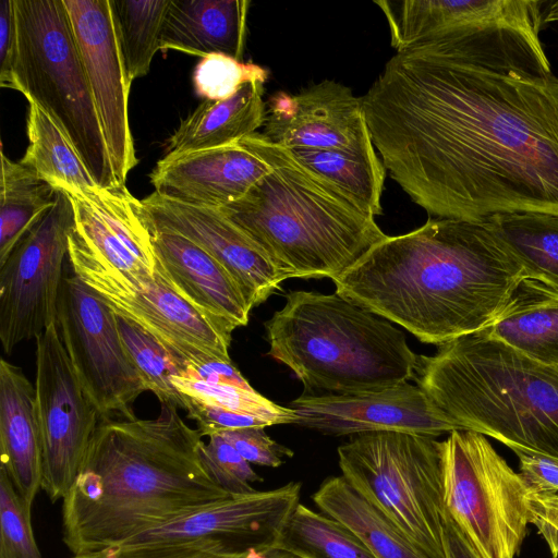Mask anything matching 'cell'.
<instances>
[{
	"instance_id": "cell-1",
	"label": "cell",
	"mask_w": 558,
	"mask_h": 558,
	"mask_svg": "<svg viewBox=\"0 0 558 558\" xmlns=\"http://www.w3.org/2000/svg\"><path fill=\"white\" fill-rule=\"evenodd\" d=\"M542 24L543 11L415 44L362 97L385 169L430 215L558 216V76Z\"/></svg>"
},
{
	"instance_id": "cell-2",
	"label": "cell",
	"mask_w": 558,
	"mask_h": 558,
	"mask_svg": "<svg viewBox=\"0 0 558 558\" xmlns=\"http://www.w3.org/2000/svg\"><path fill=\"white\" fill-rule=\"evenodd\" d=\"M525 277L485 220L430 218L387 235L332 282L341 296L440 345L486 330Z\"/></svg>"
},
{
	"instance_id": "cell-3",
	"label": "cell",
	"mask_w": 558,
	"mask_h": 558,
	"mask_svg": "<svg viewBox=\"0 0 558 558\" xmlns=\"http://www.w3.org/2000/svg\"><path fill=\"white\" fill-rule=\"evenodd\" d=\"M202 434L161 403L156 418H102L63 498V542L97 551L229 496L208 473Z\"/></svg>"
},
{
	"instance_id": "cell-4",
	"label": "cell",
	"mask_w": 558,
	"mask_h": 558,
	"mask_svg": "<svg viewBox=\"0 0 558 558\" xmlns=\"http://www.w3.org/2000/svg\"><path fill=\"white\" fill-rule=\"evenodd\" d=\"M271 171L219 210L289 278L339 277L387 238L350 194L262 133L241 140Z\"/></svg>"
},
{
	"instance_id": "cell-5",
	"label": "cell",
	"mask_w": 558,
	"mask_h": 558,
	"mask_svg": "<svg viewBox=\"0 0 558 558\" xmlns=\"http://www.w3.org/2000/svg\"><path fill=\"white\" fill-rule=\"evenodd\" d=\"M414 379L460 429L558 460V367L483 330L418 356Z\"/></svg>"
},
{
	"instance_id": "cell-6",
	"label": "cell",
	"mask_w": 558,
	"mask_h": 558,
	"mask_svg": "<svg viewBox=\"0 0 558 558\" xmlns=\"http://www.w3.org/2000/svg\"><path fill=\"white\" fill-rule=\"evenodd\" d=\"M265 328L268 354L305 391H371L415 376L418 356L403 331L336 292L290 291Z\"/></svg>"
},
{
	"instance_id": "cell-7",
	"label": "cell",
	"mask_w": 558,
	"mask_h": 558,
	"mask_svg": "<svg viewBox=\"0 0 558 558\" xmlns=\"http://www.w3.org/2000/svg\"><path fill=\"white\" fill-rule=\"evenodd\" d=\"M13 89L40 107L99 186L118 184L63 0H14Z\"/></svg>"
},
{
	"instance_id": "cell-8",
	"label": "cell",
	"mask_w": 558,
	"mask_h": 558,
	"mask_svg": "<svg viewBox=\"0 0 558 558\" xmlns=\"http://www.w3.org/2000/svg\"><path fill=\"white\" fill-rule=\"evenodd\" d=\"M341 475L425 558H446L444 441L404 432L353 435L339 446Z\"/></svg>"
},
{
	"instance_id": "cell-9",
	"label": "cell",
	"mask_w": 558,
	"mask_h": 558,
	"mask_svg": "<svg viewBox=\"0 0 558 558\" xmlns=\"http://www.w3.org/2000/svg\"><path fill=\"white\" fill-rule=\"evenodd\" d=\"M529 492L486 436L444 440L445 510L481 558H514L530 523Z\"/></svg>"
},
{
	"instance_id": "cell-10",
	"label": "cell",
	"mask_w": 558,
	"mask_h": 558,
	"mask_svg": "<svg viewBox=\"0 0 558 558\" xmlns=\"http://www.w3.org/2000/svg\"><path fill=\"white\" fill-rule=\"evenodd\" d=\"M74 275L89 286L114 314L154 336L175 360L197 365L231 362V333L186 301L163 275L157 260L153 276L124 274L107 267L69 238Z\"/></svg>"
},
{
	"instance_id": "cell-11",
	"label": "cell",
	"mask_w": 558,
	"mask_h": 558,
	"mask_svg": "<svg viewBox=\"0 0 558 558\" xmlns=\"http://www.w3.org/2000/svg\"><path fill=\"white\" fill-rule=\"evenodd\" d=\"M74 227L71 199L57 191L53 205L0 264V341L7 354L57 322Z\"/></svg>"
},
{
	"instance_id": "cell-12",
	"label": "cell",
	"mask_w": 558,
	"mask_h": 558,
	"mask_svg": "<svg viewBox=\"0 0 558 558\" xmlns=\"http://www.w3.org/2000/svg\"><path fill=\"white\" fill-rule=\"evenodd\" d=\"M57 325L75 373L101 420L114 413L134 416L131 405L147 387L123 347L116 314L76 275L63 279Z\"/></svg>"
},
{
	"instance_id": "cell-13",
	"label": "cell",
	"mask_w": 558,
	"mask_h": 558,
	"mask_svg": "<svg viewBox=\"0 0 558 558\" xmlns=\"http://www.w3.org/2000/svg\"><path fill=\"white\" fill-rule=\"evenodd\" d=\"M35 340L41 489L57 502L63 500L78 475L101 416L75 373L57 322Z\"/></svg>"
},
{
	"instance_id": "cell-14",
	"label": "cell",
	"mask_w": 558,
	"mask_h": 558,
	"mask_svg": "<svg viewBox=\"0 0 558 558\" xmlns=\"http://www.w3.org/2000/svg\"><path fill=\"white\" fill-rule=\"evenodd\" d=\"M302 484L290 482L269 490L229 495L147 529L113 546H171L214 543L235 555L251 548L271 549L300 504ZM111 547V546H110Z\"/></svg>"
},
{
	"instance_id": "cell-15",
	"label": "cell",
	"mask_w": 558,
	"mask_h": 558,
	"mask_svg": "<svg viewBox=\"0 0 558 558\" xmlns=\"http://www.w3.org/2000/svg\"><path fill=\"white\" fill-rule=\"evenodd\" d=\"M118 184L137 165L129 120L131 83L117 39L110 0H63Z\"/></svg>"
},
{
	"instance_id": "cell-16",
	"label": "cell",
	"mask_w": 558,
	"mask_h": 558,
	"mask_svg": "<svg viewBox=\"0 0 558 558\" xmlns=\"http://www.w3.org/2000/svg\"><path fill=\"white\" fill-rule=\"evenodd\" d=\"M290 408L298 415L294 424L332 436L404 432L438 437L460 429L408 381L353 393H303Z\"/></svg>"
},
{
	"instance_id": "cell-17",
	"label": "cell",
	"mask_w": 558,
	"mask_h": 558,
	"mask_svg": "<svg viewBox=\"0 0 558 558\" xmlns=\"http://www.w3.org/2000/svg\"><path fill=\"white\" fill-rule=\"evenodd\" d=\"M288 149L375 151L362 97L341 83L324 80L298 94L279 92L266 105L262 133Z\"/></svg>"
},
{
	"instance_id": "cell-18",
	"label": "cell",
	"mask_w": 558,
	"mask_h": 558,
	"mask_svg": "<svg viewBox=\"0 0 558 558\" xmlns=\"http://www.w3.org/2000/svg\"><path fill=\"white\" fill-rule=\"evenodd\" d=\"M141 203L147 228L181 234L210 254L236 281L252 307L265 302L289 279L219 209L180 203L155 192Z\"/></svg>"
},
{
	"instance_id": "cell-19",
	"label": "cell",
	"mask_w": 558,
	"mask_h": 558,
	"mask_svg": "<svg viewBox=\"0 0 558 558\" xmlns=\"http://www.w3.org/2000/svg\"><path fill=\"white\" fill-rule=\"evenodd\" d=\"M66 194L75 221L70 236L82 248L99 263L121 272L155 274L156 256L142 216V203L125 184Z\"/></svg>"
},
{
	"instance_id": "cell-20",
	"label": "cell",
	"mask_w": 558,
	"mask_h": 558,
	"mask_svg": "<svg viewBox=\"0 0 558 558\" xmlns=\"http://www.w3.org/2000/svg\"><path fill=\"white\" fill-rule=\"evenodd\" d=\"M271 171L241 141L177 156L165 155L149 174L155 193L180 203L221 208Z\"/></svg>"
},
{
	"instance_id": "cell-21",
	"label": "cell",
	"mask_w": 558,
	"mask_h": 558,
	"mask_svg": "<svg viewBox=\"0 0 558 558\" xmlns=\"http://www.w3.org/2000/svg\"><path fill=\"white\" fill-rule=\"evenodd\" d=\"M147 229L160 269L186 301L230 332L247 325L253 307L216 258L181 234Z\"/></svg>"
},
{
	"instance_id": "cell-22",
	"label": "cell",
	"mask_w": 558,
	"mask_h": 558,
	"mask_svg": "<svg viewBox=\"0 0 558 558\" xmlns=\"http://www.w3.org/2000/svg\"><path fill=\"white\" fill-rule=\"evenodd\" d=\"M0 468L33 506L41 489L43 446L36 390L21 367L0 360Z\"/></svg>"
},
{
	"instance_id": "cell-23",
	"label": "cell",
	"mask_w": 558,
	"mask_h": 558,
	"mask_svg": "<svg viewBox=\"0 0 558 558\" xmlns=\"http://www.w3.org/2000/svg\"><path fill=\"white\" fill-rule=\"evenodd\" d=\"M375 3L387 19L396 51L463 25L523 20L542 12L544 4L532 0H386Z\"/></svg>"
},
{
	"instance_id": "cell-24",
	"label": "cell",
	"mask_w": 558,
	"mask_h": 558,
	"mask_svg": "<svg viewBox=\"0 0 558 558\" xmlns=\"http://www.w3.org/2000/svg\"><path fill=\"white\" fill-rule=\"evenodd\" d=\"M248 7L247 0H170L160 50L243 61Z\"/></svg>"
},
{
	"instance_id": "cell-25",
	"label": "cell",
	"mask_w": 558,
	"mask_h": 558,
	"mask_svg": "<svg viewBox=\"0 0 558 558\" xmlns=\"http://www.w3.org/2000/svg\"><path fill=\"white\" fill-rule=\"evenodd\" d=\"M264 83L243 85L223 100H203L170 136L167 156L211 149L238 143L256 133L266 119Z\"/></svg>"
},
{
	"instance_id": "cell-26",
	"label": "cell",
	"mask_w": 558,
	"mask_h": 558,
	"mask_svg": "<svg viewBox=\"0 0 558 558\" xmlns=\"http://www.w3.org/2000/svg\"><path fill=\"white\" fill-rule=\"evenodd\" d=\"M484 331L532 360L558 367V290L525 277Z\"/></svg>"
},
{
	"instance_id": "cell-27",
	"label": "cell",
	"mask_w": 558,
	"mask_h": 558,
	"mask_svg": "<svg viewBox=\"0 0 558 558\" xmlns=\"http://www.w3.org/2000/svg\"><path fill=\"white\" fill-rule=\"evenodd\" d=\"M172 385L182 403L190 401L204 407L256 415L270 426L294 424L292 408L279 405L257 392L232 362L211 360L187 365L183 376H173Z\"/></svg>"
},
{
	"instance_id": "cell-28",
	"label": "cell",
	"mask_w": 558,
	"mask_h": 558,
	"mask_svg": "<svg viewBox=\"0 0 558 558\" xmlns=\"http://www.w3.org/2000/svg\"><path fill=\"white\" fill-rule=\"evenodd\" d=\"M312 499L324 514L349 529L375 558H425L396 524L342 475L326 478Z\"/></svg>"
},
{
	"instance_id": "cell-29",
	"label": "cell",
	"mask_w": 558,
	"mask_h": 558,
	"mask_svg": "<svg viewBox=\"0 0 558 558\" xmlns=\"http://www.w3.org/2000/svg\"><path fill=\"white\" fill-rule=\"evenodd\" d=\"M27 135L28 147L20 162L54 190L76 193L99 186L64 133L33 102L28 107Z\"/></svg>"
},
{
	"instance_id": "cell-30",
	"label": "cell",
	"mask_w": 558,
	"mask_h": 558,
	"mask_svg": "<svg viewBox=\"0 0 558 558\" xmlns=\"http://www.w3.org/2000/svg\"><path fill=\"white\" fill-rule=\"evenodd\" d=\"M57 190L1 149L0 264L56 201Z\"/></svg>"
},
{
	"instance_id": "cell-31",
	"label": "cell",
	"mask_w": 558,
	"mask_h": 558,
	"mask_svg": "<svg viewBox=\"0 0 558 558\" xmlns=\"http://www.w3.org/2000/svg\"><path fill=\"white\" fill-rule=\"evenodd\" d=\"M485 221L518 258L526 277L558 290V216L512 213L494 215Z\"/></svg>"
},
{
	"instance_id": "cell-32",
	"label": "cell",
	"mask_w": 558,
	"mask_h": 558,
	"mask_svg": "<svg viewBox=\"0 0 558 558\" xmlns=\"http://www.w3.org/2000/svg\"><path fill=\"white\" fill-rule=\"evenodd\" d=\"M272 548L301 558H375L343 524L299 504Z\"/></svg>"
},
{
	"instance_id": "cell-33",
	"label": "cell",
	"mask_w": 558,
	"mask_h": 558,
	"mask_svg": "<svg viewBox=\"0 0 558 558\" xmlns=\"http://www.w3.org/2000/svg\"><path fill=\"white\" fill-rule=\"evenodd\" d=\"M170 0H110L117 39L129 82L145 76L160 50Z\"/></svg>"
},
{
	"instance_id": "cell-34",
	"label": "cell",
	"mask_w": 558,
	"mask_h": 558,
	"mask_svg": "<svg viewBox=\"0 0 558 558\" xmlns=\"http://www.w3.org/2000/svg\"><path fill=\"white\" fill-rule=\"evenodd\" d=\"M307 168L335 183L374 216L380 215L386 169L376 153L337 149H290Z\"/></svg>"
},
{
	"instance_id": "cell-35",
	"label": "cell",
	"mask_w": 558,
	"mask_h": 558,
	"mask_svg": "<svg viewBox=\"0 0 558 558\" xmlns=\"http://www.w3.org/2000/svg\"><path fill=\"white\" fill-rule=\"evenodd\" d=\"M116 319L123 347L147 390L157 396L160 403L183 408L182 398L171 379L173 376H183L186 366L134 322L117 314Z\"/></svg>"
},
{
	"instance_id": "cell-36",
	"label": "cell",
	"mask_w": 558,
	"mask_h": 558,
	"mask_svg": "<svg viewBox=\"0 0 558 558\" xmlns=\"http://www.w3.org/2000/svg\"><path fill=\"white\" fill-rule=\"evenodd\" d=\"M32 505L0 468V558H44L32 526Z\"/></svg>"
},
{
	"instance_id": "cell-37",
	"label": "cell",
	"mask_w": 558,
	"mask_h": 558,
	"mask_svg": "<svg viewBox=\"0 0 558 558\" xmlns=\"http://www.w3.org/2000/svg\"><path fill=\"white\" fill-rule=\"evenodd\" d=\"M267 77V70L255 63L209 54L195 66L193 83L199 97L217 101L233 96L246 83L258 81L265 84Z\"/></svg>"
},
{
	"instance_id": "cell-38",
	"label": "cell",
	"mask_w": 558,
	"mask_h": 558,
	"mask_svg": "<svg viewBox=\"0 0 558 558\" xmlns=\"http://www.w3.org/2000/svg\"><path fill=\"white\" fill-rule=\"evenodd\" d=\"M201 454L203 462L213 480L230 495L254 493L252 486L263 478L220 434L209 436L204 442Z\"/></svg>"
},
{
	"instance_id": "cell-39",
	"label": "cell",
	"mask_w": 558,
	"mask_h": 558,
	"mask_svg": "<svg viewBox=\"0 0 558 558\" xmlns=\"http://www.w3.org/2000/svg\"><path fill=\"white\" fill-rule=\"evenodd\" d=\"M223 547L206 542L171 546H111L101 550L74 555L73 558H241Z\"/></svg>"
},
{
	"instance_id": "cell-40",
	"label": "cell",
	"mask_w": 558,
	"mask_h": 558,
	"mask_svg": "<svg viewBox=\"0 0 558 558\" xmlns=\"http://www.w3.org/2000/svg\"><path fill=\"white\" fill-rule=\"evenodd\" d=\"M235 450L248 462L262 466L277 468L293 451L271 439L265 427H245L220 433Z\"/></svg>"
},
{
	"instance_id": "cell-41",
	"label": "cell",
	"mask_w": 558,
	"mask_h": 558,
	"mask_svg": "<svg viewBox=\"0 0 558 558\" xmlns=\"http://www.w3.org/2000/svg\"><path fill=\"white\" fill-rule=\"evenodd\" d=\"M519 459V474L529 494H558V460L511 449Z\"/></svg>"
},
{
	"instance_id": "cell-42",
	"label": "cell",
	"mask_w": 558,
	"mask_h": 558,
	"mask_svg": "<svg viewBox=\"0 0 558 558\" xmlns=\"http://www.w3.org/2000/svg\"><path fill=\"white\" fill-rule=\"evenodd\" d=\"M530 523L546 541L553 558L558 557V494H530Z\"/></svg>"
},
{
	"instance_id": "cell-43",
	"label": "cell",
	"mask_w": 558,
	"mask_h": 558,
	"mask_svg": "<svg viewBox=\"0 0 558 558\" xmlns=\"http://www.w3.org/2000/svg\"><path fill=\"white\" fill-rule=\"evenodd\" d=\"M16 53V17L14 0L0 1V85L13 89V65Z\"/></svg>"
},
{
	"instance_id": "cell-44",
	"label": "cell",
	"mask_w": 558,
	"mask_h": 558,
	"mask_svg": "<svg viewBox=\"0 0 558 558\" xmlns=\"http://www.w3.org/2000/svg\"><path fill=\"white\" fill-rule=\"evenodd\" d=\"M444 543L446 558H481L445 510Z\"/></svg>"
},
{
	"instance_id": "cell-45",
	"label": "cell",
	"mask_w": 558,
	"mask_h": 558,
	"mask_svg": "<svg viewBox=\"0 0 558 558\" xmlns=\"http://www.w3.org/2000/svg\"><path fill=\"white\" fill-rule=\"evenodd\" d=\"M548 8L545 10L543 22H556L558 21V1L547 3Z\"/></svg>"
},
{
	"instance_id": "cell-46",
	"label": "cell",
	"mask_w": 558,
	"mask_h": 558,
	"mask_svg": "<svg viewBox=\"0 0 558 558\" xmlns=\"http://www.w3.org/2000/svg\"><path fill=\"white\" fill-rule=\"evenodd\" d=\"M266 553L268 554V556L270 558H301V557H299L294 554H291L289 551L280 550V549H276V548L268 549V550H266Z\"/></svg>"
},
{
	"instance_id": "cell-47",
	"label": "cell",
	"mask_w": 558,
	"mask_h": 558,
	"mask_svg": "<svg viewBox=\"0 0 558 558\" xmlns=\"http://www.w3.org/2000/svg\"><path fill=\"white\" fill-rule=\"evenodd\" d=\"M241 558H270V557L268 556V554L266 551H262L256 548H251Z\"/></svg>"
}]
</instances>
